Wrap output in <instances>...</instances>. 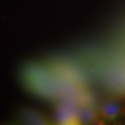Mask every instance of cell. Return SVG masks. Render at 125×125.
<instances>
[{"label": "cell", "instance_id": "1", "mask_svg": "<svg viewBox=\"0 0 125 125\" xmlns=\"http://www.w3.org/2000/svg\"><path fill=\"white\" fill-rule=\"evenodd\" d=\"M122 107L121 104L115 100L108 101L103 105L102 113L107 119L114 120L121 114Z\"/></svg>", "mask_w": 125, "mask_h": 125}]
</instances>
